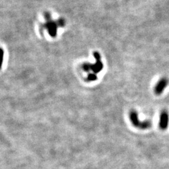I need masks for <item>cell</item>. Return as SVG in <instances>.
I'll list each match as a JSON object with an SVG mask.
<instances>
[{"instance_id": "1", "label": "cell", "mask_w": 169, "mask_h": 169, "mask_svg": "<svg viewBox=\"0 0 169 169\" xmlns=\"http://www.w3.org/2000/svg\"><path fill=\"white\" fill-rule=\"evenodd\" d=\"M43 15H44L45 21L40 25V28L43 30L46 29L50 36L55 38L57 35L58 28L64 27L65 26V20L63 18H60L55 20L52 18L50 13L48 11L45 12Z\"/></svg>"}, {"instance_id": "2", "label": "cell", "mask_w": 169, "mask_h": 169, "mask_svg": "<svg viewBox=\"0 0 169 169\" xmlns=\"http://www.w3.org/2000/svg\"><path fill=\"white\" fill-rule=\"evenodd\" d=\"M93 56L96 60V62L94 64L90 63H85L82 65V68L86 72H90V71L93 72L95 74L98 73L102 70L103 68V64L101 62V56L98 51H95L93 53Z\"/></svg>"}, {"instance_id": "3", "label": "cell", "mask_w": 169, "mask_h": 169, "mask_svg": "<svg viewBox=\"0 0 169 169\" xmlns=\"http://www.w3.org/2000/svg\"><path fill=\"white\" fill-rule=\"evenodd\" d=\"M130 119L131 122L134 126L140 129H147L151 126V123L150 121L145 120L143 121V122L140 121L139 119H138V113L135 110H132L130 111Z\"/></svg>"}, {"instance_id": "4", "label": "cell", "mask_w": 169, "mask_h": 169, "mask_svg": "<svg viewBox=\"0 0 169 169\" xmlns=\"http://www.w3.org/2000/svg\"><path fill=\"white\" fill-rule=\"evenodd\" d=\"M168 81L166 78H162L158 82L155 86V93L156 95H161L168 85Z\"/></svg>"}, {"instance_id": "5", "label": "cell", "mask_w": 169, "mask_h": 169, "mask_svg": "<svg viewBox=\"0 0 169 169\" xmlns=\"http://www.w3.org/2000/svg\"><path fill=\"white\" fill-rule=\"evenodd\" d=\"M169 115L167 111H163L160 116V127L162 130H166L168 127Z\"/></svg>"}, {"instance_id": "6", "label": "cell", "mask_w": 169, "mask_h": 169, "mask_svg": "<svg viewBox=\"0 0 169 169\" xmlns=\"http://www.w3.org/2000/svg\"><path fill=\"white\" fill-rule=\"evenodd\" d=\"M97 79V75L93 73H89L88 76H87V80L88 81H95Z\"/></svg>"}, {"instance_id": "7", "label": "cell", "mask_w": 169, "mask_h": 169, "mask_svg": "<svg viewBox=\"0 0 169 169\" xmlns=\"http://www.w3.org/2000/svg\"><path fill=\"white\" fill-rule=\"evenodd\" d=\"M3 55H4L3 50L0 48V68H1V65H2V62L3 60Z\"/></svg>"}]
</instances>
